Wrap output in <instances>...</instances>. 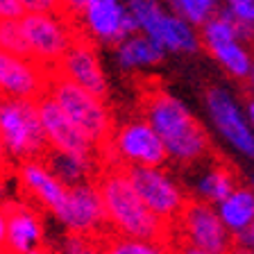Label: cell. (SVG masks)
Returning a JSON list of instances; mask_svg holds the SVG:
<instances>
[{
	"label": "cell",
	"mask_w": 254,
	"mask_h": 254,
	"mask_svg": "<svg viewBox=\"0 0 254 254\" xmlns=\"http://www.w3.org/2000/svg\"><path fill=\"white\" fill-rule=\"evenodd\" d=\"M102 254H175L173 238H136L107 234L102 238Z\"/></svg>",
	"instance_id": "obj_22"
},
{
	"label": "cell",
	"mask_w": 254,
	"mask_h": 254,
	"mask_svg": "<svg viewBox=\"0 0 254 254\" xmlns=\"http://www.w3.org/2000/svg\"><path fill=\"white\" fill-rule=\"evenodd\" d=\"M225 254H254V252H252V248L248 245L245 238H234V243L229 245V250Z\"/></svg>",
	"instance_id": "obj_32"
},
{
	"label": "cell",
	"mask_w": 254,
	"mask_h": 254,
	"mask_svg": "<svg viewBox=\"0 0 254 254\" xmlns=\"http://www.w3.org/2000/svg\"><path fill=\"white\" fill-rule=\"evenodd\" d=\"M206 53L211 55L218 64H220L222 68L227 70L229 77L234 79H243L248 77L250 68H252V55L248 53V48L241 39H232V41H225V43H218V46L209 48Z\"/></svg>",
	"instance_id": "obj_23"
},
{
	"label": "cell",
	"mask_w": 254,
	"mask_h": 254,
	"mask_svg": "<svg viewBox=\"0 0 254 254\" xmlns=\"http://www.w3.org/2000/svg\"><path fill=\"white\" fill-rule=\"evenodd\" d=\"M102 2H116V0H86V5H102Z\"/></svg>",
	"instance_id": "obj_39"
},
{
	"label": "cell",
	"mask_w": 254,
	"mask_h": 254,
	"mask_svg": "<svg viewBox=\"0 0 254 254\" xmlns=\"http://www.w3.org/2000/svg\"><path fill=\"white\" fill-rule=\"evenodd\" d=\"M25 9L21 7L18 0H0V21L2 18H21Z\"/></svg>",
	"instance_id": "obj_29"
},
{
	"label": "cell",
	"mask_w": 254,
	"mask_h": 254,
	"mask_svg": "<svg viewBox=\"0 0 254 254\" xmlns=\"http://www.w3.org/2000/svg\"><path fill=\"white\" fill-rule=\"evenodd\" d=\"M53 70L27 55L0 50V95L39 100L46 95Z\"/></svg>",
	"instance_id": "obj_11"
},
{
	"label": "cell",
	"mask_w": 254,
	"mask_h": 254,
	"mask_svg": "<svg viewBox=\"0 0 254 254\" xmlns=\"http://www.w3.org/2000/svg\"><path fill=\"white\" fill-rule=\"evenodd\" d=\"M222 9L241 23H254V0H225Z\"/></svg>",
	"instance_id": "obj_27"
},
{
	"label": "cell",
	"mask_w": 254,
	"mask_h": 254,
	"mask_svg": "<svg viewBox=\"0 0 254 254\" xmlns=\"http://www.w3.org/2000/svg\"><path fill=\"white\" fill-rule=\"evenodd\" d=\"M79 27L86 37L95 43H111L116 46L125 37L138 30V23L121 0L116 2H102V5H86L82 14L77 16Z\"/></svg>",
	"instance_id": "obj_13"
},
{
	"label": "cell",
	"mask_w": 254,
	"mask_h": 254,
	"mask_svg": "<svg viewBox=\"0 0 254 254\" xmlns=\"http://www.w3.org/2000/svg\"><path fill=\"white\" fill-rule=\"evenodd\" d=\"M143 32L150 39H154L166 53H195L202 46L200 32L195 30V25L182 18L180 14L161 11Z\"/></svg>",
	"instance_id": "obj_17"
},
{
	"label": "cell",
	"mask_w": 254,
	"mask_h": 254,
	"mask_svg": "<svg viewBox=\"0 0 254 254\" xmlns=\"http://www.w3.org/2000/svg\"><path fill=\"white\" fill-rule=\"evenodd\" d=\"M252 186H254V177H252Z\"/></svg>",
	"instance_id": "obj_41"
},
{
	"label": "cell",
	"mask_w": 254,
	"mask_h": 254,
	"mask_svg": "<svg viewBox=\"0 0 254 254\" xmlns=\"http://www.w3.org/2000/svg\"><path fill=\"white\" fill-rule=\"evenodd\" d=\"M43 159L66 186L98 180L100 170L105 168L102 154H77V152H62V150H48V154Z\"/></svg>",
	"instance_id": "obj_19"
},
{
	"label": "cell",
	"mask_w": 254,
	"mask_h": 254,
	"mask_svg": "<svg viewBox=\"0 0 254 254\" xmlns=\"http://www.w3.org/2000/svg\"><path fill=\"white\" fill-rule=\"evenodd\" d=\"M173 248H175V254H222V252H216V250L186 243V241H173Z\"/></svg>",
	"instance_id": "obj_30"
},
{
	"label": "cell",
	"mask_w": 254,
	"mask_h": 254,
	"mask_svg": "<svg viewBox=\"0 0 254 254\" xmlns=\"http://www.w3.org/2000/svg\"><path fill=\"white\" fill-rule=\"evenodd\" d=\"M0 50L30 57V48H27L21 18H2L0 21Z\"/></svg>",
	"instance_id": "obj_26"
},
{
	"label": "cell",
	"mask_w": 254,
	"mask_h": 254,
	"mask_svg": "<svg viewBox=\"0 0 254 254\" xmlns=\"http://www.w3.org/2000/svg\"><path fill=\"white\" fill-rule=\"evenodd\" d=\"M170 238L173 241H186V243L209 248L216 252H227L229 245L234 243V236L225 227V222L218 216L216 204L197 197H190L186 202L184 211L170 227Z\"/></svg>",
	"instance_id": "obj_8"
},
{
	"label": "cell",
	"mask_w": 254,
	"mask_h": 254,
	"mask_svg": "<svg viewBox=\"0 0 254 254\" xmlns=\"http://www.w3.org/2000/svg\"><path fill=\"white\" fill-rule=\"evenodd\" d=\"M39 114H41L43 132H46L50 150L77 152V154H100V145H95V143L64 114V109L48 93L39 98Z\"/></svg>",
	"instance_id": "obj_14"
},
{
	"label": "cell",
	"mask_w": 254,
	"mask_h": 254,
	"mask_svg": "<svg viewBox=\"0 0 254 254\" xmlns=\"http://www.w3.org/2000/svg\"><path fill=\"white\" fill-rule=\"evenodd\" d=\"M125 170L150 211L173 227V222L180 218L186 202L190 200L184 184L164 166H132Z\"/></svg>",
	"instance_id": "obj_7"
},
{
	"label": "cell",
	"mask_w": 254,
	"mask_h": 254,
	"mask_svg": "<svg viewBox=\"0 0 254 254\" xmlns=\"http://www.w3.org/2000/svg\"><path fill=\"white\" fill-rule=\"evenodd\" d=\"M245 86H248V91L254 95V64H252V68H250L248 77H245Z\"/></svg>",
	"instance_id": "obj_34"
},
{
	"label": "cell",
	"mask_w": 254,
	"mask_h": 254,
	"mask_svg": "<svg viewBox=\"0 0 254 254\" xmlns=\"http://www.w3.org/2000/svg\"><path fill=\"white\" fill-rule=\"evenodd\" d=\"M18 182L23 190L30 195L32 202H37L48 213H57L62 209L68 186L59 180L48 166L46 159H27L18 166Z\"/></svg>",
	"instance_id": "obj_15"
},
{
	"label": "cell",
	"mask_w": 254,
	"mask_h": 254,
	"mask_svg": "<svg viewBox=\"0 0 254 254\" xmlns=\"http://www.w3.org/2000/svg\"><path fill=\"white\" fill-rule=\"evenodd\" d=\"M7 182L2 180V177H0V206L2 204H7Z\"/></svg>",
	"instance_id": "obj_36"
},
{
	"label": "cell",
	"mask_w": 254,
	"mask_h": 254,
	"mask_svg": "<svg viewBox=\"0 0 254 254\" xmlns=\"http://www.w3.org/2000/svg\"><path fill=\"white\" fill-rule=\"evenodd\" d=\"M2 159H5V148H2V141H0V164H2Z\"/></svg>",
	"instance_id": "obj_40"
},
{
	"label": "cell",
	"mask_w": 254,
	"mask_h": 254,
	"mask_svg": "<svg viewBox=\"0 0 254 254\" xmlns=\"http://www.w3.org/2000/svg\"><path fill=\"white\" fill-rule=\"evenodd\" d=\"M23 32L30 48V57L55 70L73 41L82 34L75 16L66 11H32L21 16Z\"/></svg>",
	"instance_id": "obj_6"
},
{
	"label": "cell",
	"mask_w": 254,
	"mask_h": 254,
	"mask_svg": "<svg viewBox=\"0 0 254 254\" xmlns=\"http://www.w3.org/2000/svg\"><path fill=\"white\" fill-rule=\"evenodd\" d=\"M141 111L164 138L170 161L180 166L202 164L211 154L206 127L193 116L184 100L157 82H150L141 93Z\"/></svg>",
	"instance_id": "obj_1"
},
{
	"label": "cell",
	"mask_w": 254,
	"mask_h": 254,
	"mask_svg": "<svg viewBox=\"0 0 254 254\" xmlns=\"http://www.w3.org/2000/svg\"><path fill=\"white\" fill-rule=\"evenodd\" d=\"M116 64L127 73H141L164 62L166 50L145 32H134L116 46Z\"/></svg>",
	"instance_id": "obj_18"
},
{
	"label": "cell",
	"mask_w": 254,
	"mask_h": 254,
	"mask_svg": "<svg viewBox=\"0 0 254 254\" xmlns=\"http://www.w3.org/2000/svg\"><path fill=\"white\" fill-rule=\"evenodd\" d=\"M204 105L222 141L238 154L254 159V129L250 125L248 111L238 105L232 91L225 86H209L204 93Z\"/></svg>",
	"instance_id": "obj_9"
},
{
	"label": "cell",
	"mask_w": 254,
	"mask_h": 254,
	"mask_svg": "<svg viewBox=\"0 0 254 254\" xmlns=\"http://www.w3.org/2000/svg\"><path fill=\"white\" fill-rule=\"evenodd\" d=\"M55 73L68 77L70 82L89 89L91 93L107 98L109 95V82L107 75L102 70L100 57L95 50V41L91 37H86L84 32L73 41V46L68 48V53L62 57V62L57 64Z\"/></svg>",
	"instance_id": "obj_12"
},
{
	"label": "cell",
	"mask_w": 254,
	"mask_h": 254,
	"mask_svg": "<svg viewBox=\"0 0 254 254\" xmlns=\"http://www.w3.org/2000/svg\"><path fill=\"white\" fill-rule=\"evenodd\" d=\"M245 111H248V118H250V125H252L254 129V95L248 100V107H245Z\"/></svg>",
	"instance_id": "obj_35"
},
{
	"label": "cell",
	"mask_w": 254,
	"mask_h": 254,
	"mask_svg": "<svg viewBox=\"0 0 254 254\" xmlns=\"http://www.w3.org/2000/svg\"><path fill=\"white\" fill-rule=\"evenodd\" d=\"M55 218L66 232L91 234V236L100 238L109 234L105 202H102L100 186L95 180L68 186L66 200L62 209L55 213Z\"/></svg>",
	"instance_id": "obj_10"
},
{
	"label": "cell",
	"mask_w": 254,
	"mask_h": 254,
	"mask_svg": "<svg viewBox=\"0 0 254 254\" xmlns=\"http://www.w3.org/2000/svg\"><path fill=\"white\" fill-rule=\"evenodd\" d=\"M64 7H66V11H68L70 16L77 18V16L82 14V9L86 7V0H64Z\"/></svg>",
	"instance_id": "obj_33"
},
{
	"label": "cell",
	"mask_w": 254,
	"mask_h": 254,
	"mask_svg": "<svg viewBox=\"0 0 254 254\" xmlns=\"http://www.w3.org/2000/svg\"><path fill=\"white\" fill-rule=\"evenodd\" d=\"M241 238H245V241H248V245L252 248V252H254V225H252V229H250L245 236H241Z\"/></svg>",
	"instance_id": "obj_37"
},
{
	"label": "cell",
	"mask_w": 254,
	"mask_h": 254,
	"mask_svg": "<svg viewBox=\"0 0 254 254\" xmlns=\"http://www.w3.org/2000/svg\"><path fill=\"white\" fill-rule=\"evenodd\" d=\"M23 254H55L53 250H48L46 245L43 248H37V250H30V252H23Z\"/></svg>",
	"instance_id": "obj_38"
},
{
	"label": "cell",
	"mask_w": 254,
	"mask_h": 254,
	"mask_svg": "<svg viewBox=\"0 0 254 254\" xmlns=\"http://www.w3.org/2000/svg\"><path fill=\"white\" fill-rule=\"evenodd\" d=\"M236 186H238L236 170H234L232 166L222 164V161H211V164L195 177L193 190H195L197 200L218 204V202H220L222 197H227Z\"/></svg>",
	"instance_id": "obj_21"
},
{
	"label": "cell",
	"mask_w": 254,
	"mask_h": 254,
	"mask_svg": "<svg viewBox=\"0 0 254 254\" xmlns=\"http://www.w3.org/2000/svg\"><path fill=\"white\" fill-rule=\"evenodd\" d=\"M168 2L175 9V14H180L182 18H186L195 27L204 25L213 14L220 11L218 0H168Z\"/></svg>",
	"instance_id": "obj_24"
},
{
	"label": "cell",
	"mask_w": 254,
	"mask_h": 254,
	"mask_svg": "<svg viewBox=\"0 0 254 254\" xmlns=\"http://www.w3.org/2000/svg\"><path fill=\"white\" fill-rule=\"evenodd\" d=\"M18 2L25 9V14H32V11H66L64 0H18Z\"/></svg>",
	"instance_id": "obj_28"
},
{
	"label": "cell",
	"mask_w": 254,
	"mask_h": 254,
	"mask_svg": "<svg viewBox=\"0 0 254 254\" xmlns=\"http://www.w3.org/2000/svg\"><path fill=\"white\" fill-rule=\"evenodd\" d=\"M55 102L64 109V114L75 123V125L95 143V145H105L114 134V116L111 109L107 107L105 98L91 93L89 89L70 82L68 77L55 73L50 77V84L46 91Z\"/></svg>",
	"instance_id": "obj_4"
},
{
	"label": "cell",
	"mask_w": 254,
	"mask_h": 254,
	"mask_svg": "<svg viewBox=\"0 0 254 254\" xmlns=\"http://www.w3.org/2000/svg\"><path fill=\"white\" fill-rule=\"evenodd\" d=\"M105 166H166L170 161L164 138L148 118H132L114 127L111 138L100 148Z\"/></svg>",
	"instance_id": "obj_5"
},
{
	"label": "cell",
	"mask_w": 254,
	"mask_h": 254,
	"mask_svg": "<svg viewBox=\"0 0 254 254\" xmlns=\"http://www.w3.org/2000/svg\"><path fill=\"white\" fill-rule=\"evenodd\" d=\"M109 234L136 238H170V225L154 216L134 189L123 166H105L98 175Z\"/></svg>",
	"instance_id": "obj_2"
},
{
	"label": "cell",
	"mask_w": 254,
	"mask_h": 254,
	"mask_svg": "<svg viewBox=\"0 0 254 254\" xmlns=\"http://www.w3.org/2000/svg\"><path fill=\"white\" fill-rule=\"evenodd\" d=\"M0 141L5 154L16 161L46 157L50 145L43 132L39 100L0 95Z\"/></svg>",
	"instance_id": "obj_3"
},
{
	"label": "cell",
	"mask_w": 254,
	"mask_h": 254,
	"mask_svg": "<svg viewBox=\"0 0 254 254\" xmlns=\"http://www.w3.org/2000/svg\"><path fill=\"white\" fill-rule=\"evenodd\" d=\"M0 254H7V206H0Z\"/></svg>",
	"instance_id": "obj_31"
},
{
	"label": "cell",
	"mask_w": 254,
	"mask_h": 254,
	"mask_svg": "<svg viewBox=\"0 0 254 254\" xmlns=\"http://www.w3.org/2000/svg\"><path fill=\"white\" fill-rule=\"evenodd\" d=\"M218 216L234 238H241L254 225V186L238 184L227 197L216 204Z\"/></svg>",
	"instance_id": "obj_20"
},
{
	"label": "cell",
	"mask_w": 254,
	"mask_h": 254,
	"mask_svg": "<svg viewBox=\"0 0 254 254\" xmlns=\"http://www.w3.org/2000/svg\"><path fill=\"white\" fill-rule=\"evenodd\" d=\"M105 238V236H102ZM102 238L91 234L66 232L55 245V254H102Z\"/></svg>",
	"instance_id": "obj_25"
},
{
	"label": "cell",
	"mask_w": 254,
	"mask_h": 254,
	"mask_svg": "<svg viewBox=\"0 0 254 254\" xmlns=\"http://www.w3.org/2000/svg\"><path fill=\"white\" fill-rule=\"evenodd\" d=\"M7 254H23L43 248L46 227L43 218L30 202H7Z\"/></svg>",
	"instance_id": "obj_16"
}]
</instances>
